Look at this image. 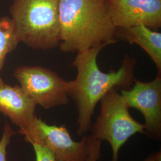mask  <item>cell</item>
<instances>
[{
  "instance_id": "obj_1",
  "label": "cell",
  "mask_w": 161,
  "mask_h": 161,
  "mask_svg": "<svg viewBox=\"0 0 161 161\" xmlns=\"http://www.w3.org/2000/svg\"><path fill=\"white\" fill-rule=\"evenodd\" d=\"M106 44H99L77 53L72 66L76 69L75 80L69 81V97L74 99L78 117L76 133L79 136L88 131L97 104L112 89L127 90L135 78L136 59L125 55L121 67L109 72H104L97 64L98 54Z\"/></svg>"
},
{
  "instance_id": "obj_2",
  "label": "cell",
  "mask_w": 161,
  "mask_h": 161,
  "mask_svg": "<svg viewBox=\"0 0 161 161\" xmlns=\"http://www.w3.org/2000/svg\"><path fill=\"white\" fill-rule=\"evenodd\" d=\"M58 15L62 52L78 53L116 42L106 0H59Z\"/></svg>"
},
{
  "instance_id": "obj_3",
  "label": "cell",
  "mask_w": 161,
  "mask_h": 161,
  "mask_svg": "<svg viewBox=\"0 0 161 161\" xmlns=\"http://www.w3.org/2000/svg\"><path fill=\"white\" fill-rule=\"evenodd\" d=\"M59 0H13L10 13L20 42L37 50L58 46Z\"/></svg>"
},
{
  "instance_id": "obj_4",
  "label": "cell",
  "mask_w": 161,
  "mask_h": 161,
  "mask_svg": "<svg viewBox=\"0 0 161 161\" xmlns=\"http://www.w3.org/2000/svg\"><path fill=\"white\" fill-rule=\"evenodd\" d=\"M100 112L92 126V136L108 141L112 150V161H118V153L122 146L137 133L146 134L145 126L135 120L129 108L117 89H112L100 100Z\"/></svg>"
},
{
  "instance_id": "obj_5",
  "label": "cell",
  "mask_w": 161,
  "mask_h": 161,
  "mask_svg": "<svg viewBox=\"0 0 161 161\" xmlns=\"http://www.w3.org/2000/svg\"><path fill=\"white\" fill-rule=\"evenodd\" d=\"M13 75L36 105L49 109L69 103V81L41 66H20Z\"/></svg>"
},
{
  "instance_id": "obj_6",
  "label": "cell",
  "mask_w": 161,
  "mask_h": 161,
  "mask_svg": "<svg viewBox=\"0 0 161 161\" xmlns=\"http://www.w3.org/2000/svg\"><path fill=\"white\" fill-rule=\"evenodd\" d=\"M19 133L26 142L50 150L58 161H86L87 137L75 142L64 125H48L36 117L28 127L19 129Z\"/></svg>"
},
{
  "instance_id": "obj_7",
  "label": "cell",
  "mask_w": 161,
  "mask_h": 161,
  "mask_svg": "<svg viewBox=\"0 0 161 161\" xmlns=\"http://www.w3.org/2000/svg\"><path fill=\"white\" fill-rule=\"evenodd\" d=\"M132 87L121 90L128 107L139 110L144 119L146 135L159 139L161 134V75L149 82L135 79Z\"/></svg>"
},
{
  "instance_id": "obj_8",
  "label": "cell",
  "mask_w": 161,
  "mask_h": 161,
  "mask_svg": "<svg viewBox=\"0 0 161 161\" xmlns=\"http://www.w3.org/2000/svg\"><path fill=\"white\" fill-rule=\"evenodd\" d=\"M116 28L143 25L153 30L161 27V0H106Z\"/></svg>"
},
{
  "instance_id": "obj_9",
  "label": "cell",
  "mask_w": 161,
  "mask_h": 161,
  "mask_svg": "<svg viewBox=\"0 0 161 161\" xmlns=\"http://www.w3.org/2000/svg\"><path fill=\"white\" fill-rule=\"evenodd\" d=\"M36 106L20 86L6 83L0 86V113L7 116L19 129L28 127L34 120Z\"/></svg>"
},
{
  "instance_id": "obj_10",
  "label": "cell",
  "mask_w": 161,
  "mask_h": 161,
  "mask_svg": "<svg viewBox=\"0 0 161 161\" xmlns=\"http://www.w3.org/2000/svg\"><path fill=\"white\" fill-rule=\"evenodd\" d=\"M136 44L146 52L155 64L161 75V33L143 25L127 28H116V36Z\"/></svg>"
},
{
  "instance_id": "obj_11",
  "label": "cell",
  "mask_w": 161,
  "mask_h": 161,
  "mask_svg": "<svg viewBox=\"0 0 161 161\" xmlns=\"http://www.w3.org/2000/svg\"><path fill=\"white\" fill-rule=\"evenodd\" d=\"M19 42L12 19L8 16L0 17V86L5 83L1 71L6 58L16 48Z\"/></svg>"
},
{
  "instance_id": "obj_12",
  "label": "cell",
  "mask_w": 161,
  "mask_h": 161,
  "mask_svg": "<svg viewBox=\"0 0 161 161\" xmlns=\"http://www.w3.org/2000/svg\"><path fill=\"white\" fill-rule=\"evenodd\" d=\"M102 142L92 135L87 137L86 161H98L101 155Z\"/></svg>"
},
{
  "instance_id": "obj_13",
  "label": "cell",
  "mask_w": 161,
  "mask_h": 161,
  "mask_svg": "<svg viewBox=\"0 0 161 161\" xmlns=\"http://www.w3.org/2000/svg\"><path fill=\"white\" fill-rule=\"evenodd\" d=\"M15 134L16 132L12 129L10 124L6 122L0 140V161H7V149L8 144L10 143L12 137Z\"/></svg>"
},
{
  "instance_id": "obj_14",
  "label": "cell",
  "mask_w": 161,
  "mask_h": 161,
  "mask_svg": "<svg viewBox=\"0 0 161 161\" xmlns=\"http://www.w3.org/2000/svg\"><path fill=\"white\" fill-rule=\"evenodd\" d=\"M34 150L36 161H58L50 150L40 144H32Z\"/></svg>"
},
{
  "instance_id": "obj_15",
  "label": "cell",
  "mask_w": 161,
  "mask_h": 161,
  "mask_svg": "<svg viewBox=\"0 0 161 161\" xmlns=\"http://www.w3.org/2000/svg\"><path fill=\"white\" fill-rule=\"evenodd\" d=\"M161 152H159L155 154L150 156L144 161H161Z\"/></svg>"
}]
</instances>
